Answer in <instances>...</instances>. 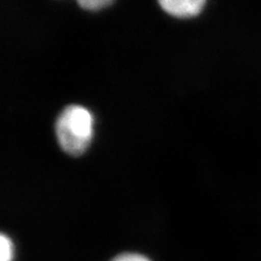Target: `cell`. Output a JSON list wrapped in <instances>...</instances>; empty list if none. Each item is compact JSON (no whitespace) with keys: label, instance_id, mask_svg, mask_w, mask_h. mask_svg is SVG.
Here are the masks:
<instances>
[{"label":"cell","instance_id":"cell-2","mask_svg":"<svg viewBox=\"0 0 261 261\" xmlns=\"http://www.w3.org/2000/svg\"><path fill=\"white\" fill-rule=\"evenodd\" d=\"M159 5L171 15L177 18H192L201 12L206 2L205 0H162Z\"/></svg>","mask_w":261,"mask_h":261},{"label":"cell","instance_id":"cell-5","mask_svg":"<svg viewBox=\"0 0 261 261\" xmlns=\"http://www.w3.org/2000/svg\"><path fill=\"white\" fill-rule=\"evenodd\" d=\"M112 261H150V260L141 254H135V252H126V254L119 255Z\"/></svg>","mask_w":261,"mask_h":261},{"label":"cell","instance_id":"cell-1","mask_svg":"<svg viewBox=\"0 0 261 261\" xmlns=\"http://www.w3.org/2000/svg\"><path fill=\"white\" fill-rule=\"evenodd\" d=\"M93 116L79 105L68 106L57 119L56 135L62 150L71 156L85 152L93 138Z\"/></svg>","mask_w":261,"mask_h":261},{"label":"cell","instance_id":"cell-4","mask_svg":"<svg viewBox=\"0 0 261 261\" xmlns=\"http://www.w3.org/2000/svg\"><path fill=\"white\" fill-rule=\"evenodd\" d=\"M77 4L85 10L96 11L112 5V2L110 0H81Z\"/></svg>","mask_w":261,"mask_h":261},{"label":"cell","instance_id":"cell-3","mask_svg":"<svg viewBox=\"0 0 261 261\" xmlns=\"http://www.w3.org/2000/svg\"><path fill=\"white\" fill-rule=\"evenodd\" d=\"M13 255V243L6 234H2L0 236V261H12Z\"/></svg>","mask_w":261,"mask_h":261}]
</instances>
